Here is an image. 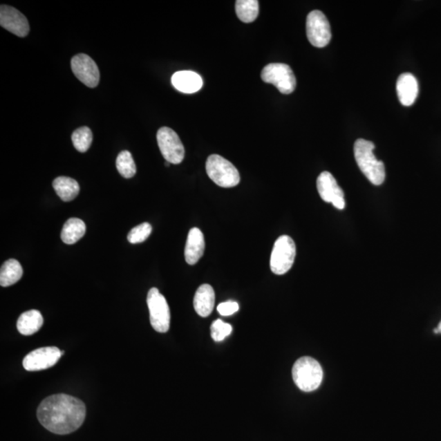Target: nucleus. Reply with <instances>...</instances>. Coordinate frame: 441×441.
Masks as SVG:
<instances>
[{
    "instance_id": "13",
    "label": "nucleus",
    "mask_w": 441,
    "mask_h": 441,
    "mask_svg": "<svg viewBox=\"0 0 441 441\" xmlns=\"http://www.w3.org/2000/svg\"><path fill=\"white\" fill-rule=\"evenodd\" d=\"M0 25L18 37H26L30 32L26 17L15 8L3 4L0 7Z\"/></svg>"
},
{
    "instance_id": "2",
    "label": "nucleus",
    "mask_w": 441,
    "mask_h": 441,
    "mask_svg": "<svg viewBox=\"0 0 441 441\" xmlns=\"http://www.w3.org/2000/svg\"><path fill=\"white\" fill-rule=\"evenodd\" d=\"M375 146L372 142L359 138L354 145L355 161L359 169L368 181L375 186H380L386 178L384 162L377 160L373 154Z\"/></svg>"
},
{
    "instance_id": "26",
    "label": "nucleus",
    "mask_w": 441,
    "mask_h": 441,
    "mask_svg": "<svg viewBox=\"0 0 441 441\" xmlns=\"http://www.w3.org/2000/svg\"><path fill=\"white\" fill-rule=\"evenodd\" d=\"M232 326L222 319H217L211 326V337L215 341H222L232 334Z\"/></svg>"
},
{
    "instance_id": "5",
    "label": "nucleus",
    "mask_w": 441,
    "mask_h": 441,
    "mask_svg": "<svg viewBox=\"0 0 441 441\" xmlns=\"http://www.w3.org/2000/svg\"><path fill=\"white\" fill-rule=\"evenodd\" d=\"M296 245L289 236H281L274 243L270 267L276 274H283L290 271L294 263Z\"/></svg>"
},
{
    "instance_id": "21",
    "label": "nucleus",
    "mask_w": 441,
    "mask_h": 441,
    "mask_svg": "<svg viewBox=\"0 0 441 441\" xmlns=\"http://www.w3.org/2000/svg\"><path fill=\"white\" fill-rule=\"evenodd\" d=\"M24 276V269L16 259H8L0 271V285L8 287L15 285Z\"/></svg>"
},
{
    "instance_id": "20",
    "label": "nucleus",
    "mask_w": 441,
    "mask_h": 441,
    "mask_svg": "<svg viewBox=\"0 0 441 441\" xmlns=\"http://www.w3.org/2000/svg\"><path fill=\"white\" fill-rule=\"evenodd\" d=\"M86 232V225L79 218H70L66 220L62 228L61 238L66 245H74L78 242Z\"/></svg>"
},
{
    "instance_id": "11",
    "label": "nucleus",
    "mask_w": 441,
    "mask_h": 441,
    "mask_svg": "<svg viewBox=\"0 0 441 441\" xmlns=\"http://www.w3.org/2000/svg\"><path fill=\"white\" fill-rule=\"evenodd\" d=\"M71 69L81 82L89 88H95L100 81V72L96 62L86 54H78L71 59Z\"/></svg>"
},
{
    "instance_id": "9",
    "label": "nucleus",
    "mask_w": 441,
    "mask_h": 441,
    "mask_svg": "<svg viewBox=\"0 0 441 441\" xmlns=\"http://www.w3.org/2000/svg\"><path fill=\"white\" fill-rule=\"evenodd\" d=\"M307 35L314 47L323 48L330 44L332 34L330 21L321 11L310 12L307 17Z\"/></svg>"
},
{
    "instance_id": "25",
    "label": "nucleus",
    "mask_w": 441,
    "mask_h": 441,
    "mask_svg": "<svg viewBox=\"0 0 441 441\" xmlns=\"http://www.w3.org/2000/svg\"><path fill=\"white\" fill-rule=\"evenodd\" d=\"M152 232L150 223H144L134 227L128 234V241L131 244H139L147 240Z\"/></svg>"
},
{
    "instance_id": "8",
    "label": "nucleus",
    "mask_w": 441,
    "mask_h": 441,
    "mask_svg": "<svg viewBox=\"0 0 441 441\" xmlns=\"http://www.w3.org/2000/svg\"><path fill=\"white\" fill-rule=\"evenodd\" d=\"M156 138L165 160L170 164H181L185 157V149L176 132L168 127L160 128Z\"/></svg>"
},
{
    "instance_id": "30",
    "label": "nucleus",
    "mask_w": 441,
    "mask_h": 441,
    "mask_svg": "<svg viewBox=\"0 0 441 441\" xmlns=\"http://www.w3.org/2000/svg\"><path fill=\"white\" fill-rule=\"evenodd\" d=\"M169 165H170L169 162L166 161V162H165V166H166V167H169Z\"/></svg>"
},
{
    "instance_id": "18",
    "label": "nucleus",
    "mask_w": 441,
    "mask_h": 441,
    "mask_svg": "<svg viewBox=\"0 0 441 441\" xmlns=\"http://www.w3.org/2000/svg\"><path fill=\"white\" fill-rule=\"evenodd\" d=\"M44 318L37 310H30L22 313L17 323V330L20 334L30 336L37 332L43 326Z\"/></svg>"
},
{
    "instance_id": "10",
    "label": "nucleus",
    "mask_w": 441,
    "mask_h": 441,
    "mask_svg": "<svg viewBox=\"0 0 441 441\" xmlns=\"http://www.w3.org/2000/svg\"><path fill=\"white\" fill-rule=\"evenodd\" d=\"M64 352L56 346H47L33 350L24 358L22 364L27 371H39L51 368L59 361Z\"/></svg>"
},
{
    "instance_id": "29",
    "label": "nucleus",
    "mask_w": 441,
    "mask_h": 441,
    "mask_svg": "<svg viewBox=\"0 0 441 441\" xmlns=\"http://www.w3.org/2000/svg\"><path fill=\"white\" fill-rule=\"evenodd\" d=\"M434 332L435 334H439V330L438 328H434Z\"/></svg>"
},
{
    "instance_id": "15",
    "label": "nucleus",
    "mask_w": 441,
    "mask_h": 441,
    "mask_svg": "<svg viewBox=\"0 0 441 441\" xmlns=\"http://www.w3.org/2000/svg\"><path fill=\"white\" fill-rule=\"evenodd\" d=\"M205 249V237L199 228H192L189 232L186 247L185 259L189 265H195L202 256Z\"/></svg>"
},
{
    "instance_id": "3",
    "label": "nucleus",
    "mask_w": 441,
    "mask_h": 441,
    "mask_svg": "<svg viewBox=\"0 0 441 441\" xmlns=\"http://www.w3.org/2000/svg\"><path fill=\"white\" fill-rule=\"evenodd\" d=\"M292 375L297 386L306 393L319 388L323 379L321 364L308 357H301L295 362Z\"/></svg>"
},
{
    "instance_id": "24",
    "label": "nucleus",
    "mask_w": 441,
    "mask_h": 441,
    "mask_svg": "<svg viewBox=\"0 0 441 441\" xmlns=\"http://www.w3.org/2000/svg\"><path fill=\"white\" fill-rule=\"evenodd\" d=\"M75 149L81 153L86 152L93 142V133L88 127L76 129L71 136Z\"/></svg>"
},
{
    "instance_id": "28",
    "label": "nucleus",
    "mask_w": 441,
    "mask_h": 441,
    "mask_svg": "<svg viewBox=\"0 0 441 441\" xmlns=\"http://www.w3.org/2000/svg\"><path fill=\"white\" fill-rule=\"evenodd\" d=\"M438 328L439 330V334H441V321L439 323V325L438 327H436Z\"/></svg>"
},
{
    "instance_id": "6",
    "label": "nucleus",
    "mask_w": 441,
    "mask_h": 441,
    "mask_svg": "<svg viewBox=\"0 0 441 441\" xmlns=\"http://www.w3.org/2000/svg\"><path fill=\"white\" fill-rule=\"evenodd\" d=\"M265 83L272 84L283 94L294 91L297 81L291 67L283 63H272L265 66L261 74Z\"/></svg>"
},
{
    "instance_id": "17",
    "label": "nucleus",
    "mask_w": 441,
    "mask_h": 441,
    "mask_svg": "<svg viewBox=\"0 0 441 441\" xmlns=\"http://www.w3.org/2000/svg\"><path fill=\"white\" fill-rule=\"evenodd\" d=\"M194 308L196 312L201 317H209L212 313L215 304V292L213 287L202 285L197 290L194 298Z\"/></svg>"
},
{
    "instance_id": "14",
    "label": "nucleus",
    "mask_w": 441,
    "mask_h": 441,
    "mask_svg": "<svg viewBox=\"0 0 441 441\" xmlns=\"http://www.w3.org/2000/svg\"><path fill=\"white\" fill-rule=\"evenodd\" d=\"M397 91L403 106H412L418 95V83L415 76L411 73L400 75L397 82Z\"/></svg>"
},
{
    "instance_id": "4",
    "label": "nucleus",
    "mask_w": 441,
    "mask_h": 441,
    "mask_svg": "<svg viewBox=\"0 0 441 441\" xmlns=\"http://www.w3.org/2000/svg\"><path fill=\"white\" fill-rule=\"evenodd\" d=\"M206 172L209 178L220 187H234L241 182L240 173L235 166L218 155H211L207 160Z\"/></svg>"
},
{
    "instance_id": "7",
    "label": "nucleus",
    "mask_w": 441,
    "mask_h": 441,
    "mask_svg": "<svg viewBox=\"0 0 441 441\" xmlns=\"http://www.w3.org/2000/svg\"><path fill=\"white\" fill-rule=\"evenodd\" d=\"M147 303L152 328L163 334L168 332L170 326V310L164 295L156 288H152L148 292Z\"/></svg>"
},
{
    "instance_id": "12",
    "label": "nucleus",
    "mask_w": 441,
    "mask_h": 441,
    "mask_svg": "<svg viewBox=\"0 0 441 441\" xmlns=\"http://www.w3.org/2000/svg\"><path fill=\"white\" fill-rule=\"evenodd\" d=\"M317 190L323 201L331 203L337 209H344V192L337 185L336 179L330 173L323 172L319 174L317 178Z\"/></svg>"
},
{
    "instance_id": "19",
    "label": "nucleus",
    "mask_w": 441,
    "mask_h": 441,
    "mask_svg": "<svg viewBox=\"0 0 441 441\" xmlns=\"http://www.w3.org/2000/svg\"><path fill=\"white\" fill-rule=\"evenodd\" d=\"M53 187L61 200L69 202L79 195L80 188L75 179L68 177H58L54 180Z\"/></svg>"
},
{
    "instance_id": "23",
    "label": "nucleus",
    "mask_w": 441,
    "mask_h": 441,
    "mask_svg": "<svg viewBox=\"0 0 441 441\" xmlns=\"http://www.w3.org/2000/svg\"><path fill=\"white\" fill-rule=\"evenodd\" d=\"M116 168L124 178H133L136 174L137 169L131 153L128 151H121L116 159Z\"/></svg>"
},
{
    "instance_id": "1",
    "label": "nucleus",
    "mask_w": 441,
    "mask_h": 441,
    "mask_svg": "<svg viewBox=\"0 0 441 441\" xmlns=\"http://www.w3.org/2000/svg\"><path fill=\"white\" fill-rule=\"evenodd\" d=\"M37 417L44 429L54 434L67 435L82 426L86 417V406L71 395H53L40 403Z\"/></svg>"
},
{
    "instance_id": "22",
    "label": "nucleus",
    "mask_w": 441,
    "mask_h": 441,
    "mask_svg": "<svg viewBox=\"0 0 441 441\" xmlns=\"http://www.w3.org/2000/svg\"><path fill=\"white\" fill-rule=\"evenodd\" d=\"M236 12L238 19L245 24H250L259 16V2L258 0H238Z\"/></svg>"
},
{
    "instance_id": "27",
    "label": "nucleus",
    "mask_w": 441,
    "mask_h": 441,
    "mask_svg": "<svg viewBox=\"0 0 441 441\" xmlns=\"http://www.w3.org/2000/svg\"><path fill=\"white\" fill-rule=\"evenodd\" d=\"M240 309L236 301H228L218 306V312L223 317H229L235 314Z\"/></svg>"
},
{
    "instance_id": "16",
    "label": "nucleus",
    "mask_w": 441,
    "mask_h": 441,
    "mask_svg": "<svg viewBox=\"0 0 441 441\" xmlns=\"http://www.w3.org/2000/svg\"><path fill=\"white\" fill-rule=\"evenodd\" d=\"M173 87L183 93H195L203 86V79L194 71H182L173 74Z\"/></svg>"
}]
</instances>
